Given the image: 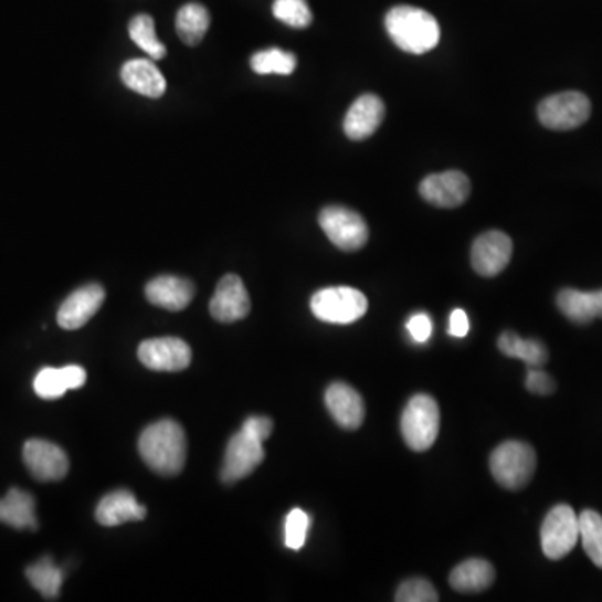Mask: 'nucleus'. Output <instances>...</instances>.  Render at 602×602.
Masks as SVG:
<instances>
[{
    "instance_id": "obj_19",
    "label": "nucleus",
    "mask_w": 602,
    "mask_h": 602,
    "mask_svg": "<svg viewBox=\"0 0 602 602\" xmlns=\"http://www.w3.org/2000/svg\"><path fill=\"white\" fill-rule=\"evenodd\" d=\"M148 514L146 507L136 500L135 494L119 489L107 494L96 507V520L104 527L142 520Z\"/></svg>"
},
{
    "instance_id": "obj_3",
    "label": "nucleus",
    "mask_w": 602,
    "mask_h": 602,
    "mask_svg": "<svg viewBox=\"0 0 602 602\" xmlns=\"http://www.w3.org/2000/svg\"><path fill=\"white\" fill-rule=\"evenodd\" d=\"M403 441L412 451L425 452L437 441L441 429V410L431 395L419 393L406 403L402 413Z\"/></svg>"
},
{
    "instance_id": "obj_2",
    "label": "nucleus",
    "mask_w": 602,
    "mask_h": 602,
    "mask_svg": "<svg viewBox=\"0 0 602 602\" xmlns=\"http://www.w3.org/2000/svg\"><path fill=\"white\" fill-rule=\"evenodd\" d=\"M386 28L397 47L409 54H425L441 41L437 19L412 6L393 8L387 14Z\"/></svg>"
},
{
    "instance_id": "obj_7",
    "label": "nucleus",
    "mask_w": 602,
    "mask_h": 602,
    "mask_svg": "<svg viewBox=\"0 0 602 602\" xmlns=\"http://www.w3.org/2000/svg\"><path fill=\"white\" fill-rule=\"evenodd\" d=\"M542 126L552 131H569L584 125L591 116V101L582 93L568 91L546 97L537 107Z\"/></svg>"
},
{
    "instance_id": "obj_32",
    "label": "nucleus",
    "mask_w": 602,
    "mask_h": 602,
    "mask_svg": "<svg viewBox=\"0 0 602 602\" xmlns=\"http://www.w3.org/2000/svg\"><path fill=\"white\" fill-rule=\"evenodd\" d=\"M397 602H437L439 594L427 579H406L397 589Z\"/></svg>"
},
{
    "instance_id": "obj_10",
    "label": "nucleus",
    "mask_w": 602,
    "mask_h": 602,
    "mask_svg": "<svg viewBox=\"0 0 602 602\" xmlns=\"http://www.w3.org/2000/svg\"><path fill=\"white\" fill-rule=\"evenodd\" d=\"M138 357L146 369L156 372H181L190 367L191 348L181 338H151L139 345Z\"/></svg>"
},
{
    "instance_id": "obj_24",
    "label": "nucleus",
    "mask_w": 602,
    "mask_h": 602,
    "mask_svg": "<svg viewBox=\"0 0 602 602\" xmlns=\"http://www.w3.org/2000/svg\"><path fill=\"white\" fill-rule=\"evenodd\" d=\"M210 24V12L198 2L183 6L176 15V31H178L181 41L188 45L200 44L207 35Z\"/></svg>"
},
{
    "instance_id": "obj_35",
    "label": "nucleus",
    "mask_w": 602,
    "mask_h": 602,
    "mask_svg": "<svg viewBox=\"0 0 602 602\" xmlns=\"http://www.w3.org/2000/svg\"><path fill=\"white\" fill-rule=\"evenodd\" d=\"M406 330L413 340L425 344L432 335V320L427 314H415L406 321Z\"/></svg>"
},
{
    "instance_id": "obj_21",
    "label": "nucleus",
    "mask_w": 602,
    "mask_h": 602,
    "mask_svg": "<svg viewBox=\"0 0 602 602\" xmlns=\"http://www.w3.org/2000/svg\"><path fill=\"white\" fill-rule=\"evenodd\" d=\"M558 307L562 315L574 324H591L595 318H602V289L598 292L562 289L558 295Z\"/></svg>"
},
{
    "instance_id": "obj_29",
    "label": "nucleus",
    "mask_w": 602,
    "mask_h": 602,
    "mask_svg": "<svg viewBox=\"0 0 602 602\" xmlns=\"http://www.w3.org/2000/svg\"><path fill=\"white\" fill-rule=\"evenodd\" d=\"M250 64L260 76H268V74L289 76L296 67V55L278 47L266 49L253 54Z\"/></svg>"
},
{
    "instance_id": "obj_20",
    "label": "nucleus",
    "mask_w": 602,
    "mask_h": 602,
    "mask_svg": "<svg viewBox=\"0 0 602 602\" xmlns=\"http://www.w3.org/2000/svg\"><path fill=\"white\" fill-rule=\"evenodd\" d=\"M120 80L128 89L141 96L158 99L166 93V80L156 64L148 59H131L120 70Z\"/></svg>"
},
{
    "instance_id": "obj_36",
    "label": "nucleus",
    "mask_w": 602,
    "mask_h": 602,
    "mask_svg": "<svg viewBox=\"0 0 602 602\" xmlns=\"http://www.w3.org/2000/svg\"><path fill=\"white\" fill-rule=\"evenodd\" d=\"M241 429H245L253 437L258 439L260 442L265 444V442L268 441L270 435H272L273 422L268 416H250V419L245 420V424H243V427Z\"/></svg>"
},
{
    "instance_id": "obj_22",
    "label": "nucleus",
    "mask_w": 602,
    "mask_h": 602,
    "mask_svg": "<svg viewBox=\"0 0 602 602\" xmlns=\"http://www.w3.org/2000/svg\"><path fill=\"white\" fill-rule=\"evenodd\" d=\"M496 581V569L484 559H468L451 572V585L462 594H474L489 589Z\"/></svg>"
},
{
    "instance_id": "obj_15",
    "label": "nucleus",
    "mask_w": 602,
    "mask_h": 602,
    "mask_svg": "<svg viewBox=\"0 0 602 602\" xmlns=\"http://www.w3.org/2000/svg\"><path fill=\"white\" fill-rule=\"evenodd\" d=\"M104 299H106V292L97 283L81 286L76 292L71 293L59 308V327L64 330H77L84 327L103 307Z\"/></svg>"
},
{
    "instance_id": "obj_9",
    "label": "nucleus",
    "mask_w": 602,
    "mask_h": 602,
    "mask_svg": "<svg viewBox=\"0 0 602 602\" xmlns=\"http://www.w3.org/2000/svg\"><path fill=\"white\" fill-rule=\"evenodd\" d=\"M263 461H265L263 442L253 437L245 429H241L228 442L223 468H221V480L224 484H234V482L241 480V478H246L255 472V468Z\"/></svg>"
},
{
    "instance_id": "obj_14",
    "label": "nucleus",
    "mask_w": 602,
    "mask_h": 602,
    "mask_svg": "<svg viewBox=\"0 0 602 602\" xmlns=\"http://www.w3.org/2000/svg\"><path fill=\"white\" fill-rule=\"evenodd\" d=\"M420 194L427 203L437 208H457L471 194V181L461 171H445L431 175L420 183Z\"/></svg>"
},
{
    "instance_id": "obj_28",
    "label": "nucleus",
    "mask_w": 602,
    "mask_h": 602,
    "mask_svg": "<svg viewBox=\"0 0 602 602\" xmlns=\"http://www.w3.org/2000/svg\"><path fill=\"white\" fill-rule=\"evenodd\" d=\"M129 38L146 52L152 61L165 59L166 47L156 35L155 19L148 14H139L129 22Z\"/></svg>"
},
{
    "instance_id": "obj_37",
    "label": "nucleus",
    "mask_w": 602,
    "mask_h": 602,
    "mask_svg": "<svg viewBox=\"0 0 602 602\" xmlns=\"http://www.w3.org/2000/svg\"><path fill=\"white\" fill-rule=\"evenodd\" d=\"M468 330H471V321H468L467 314L461 308L452 311L451 325H448V334L452 337L464 338L467 337Z\"/></svg>"
},
{
    "instance_id": "obj_26",
    "label": "nucleus",
    "mask_w": 602,
    "mask_h": 602,
    "mask_svg": "<svg viewBox=\"0 0 602 602\" xmlns=\"http://www.w3.org/2000/svg\"><path fill=\"white\" fill-rule=\"evenodd\" d=\"M29 582L32 588L38 589L45 599H57L61 588H63L64 572L63 569L52 562L49 556L42 558L41 561L34 562L25 569Z\"/></svg>"
},
{
    "instance_id": "obj_34",
    "label": "nucleus",
    "mask_w": 602,
    "mask_h": 602,
    "mask_svg": "<svg viewBox=\"0 0 602 602\" xmlns=\"http://www.w3.org/2000/svg\"><path fill=\"white\" fill-rule=\"evenodd\" d=\"M526 387L530 393H536V395H551L556 390V382L540 367H529V370H527Z\"/></svg>"
},
{
    "instance_id": "obj_25",
    "label": "nucleus",
    "mask_w": 602,
    "mask_h": 602,
    "mask_svg": "<svg viewBox=\"0 0 602 602\" xmlns=\"http://www.w3.org/2000/svg\"><path fill=\"white\" fill-rule=\"evenodd\" d=\"M499 350L510 358H519L527 367H542L548 363L549 351L546 345L539 340H526L513 331L500 335Z\"/></svg>"
},
{
    "instance_id": "obj_31",
    "label": "nucleus",
    "mask_w": 602,
    "mask_h": 602,
    "mask_svg": "<svg viewBox=\"0 0 602 602\" xmlns=\"http://www.w3.org/2000/svg\"><path fill=\"white\" fill-rule=\"evenodd\" d=\"M34 390L41 399H61L70 390L66 379H64L63 369H51V367L42 369L35 377Z\"/></svg>"
},
{
    "instance_id": "obj_18",
    "label": "nucleus",
    "mask_w": 602,
    "mask_h": 602,
    "mask_svg": "<svg viewBox=\"0 0 602 602\" xmlns=\"http://www.w3.org/2000/svg\"><path fill=\"white\" fill-rule=\"evenodd\" d=\"M146 298L156 307L168 311H181L191 304L194 285L190 279L178 276H158L146 285Z\"/></svg>"
},
{
    "instance_id": "obj_11",
    "label": "nucleus",
    "mask_w": 602,
    "mask_h": 602,
    "mask_svg": "<svg viewBox=\"0 0 602 602\" xmlns=\"http://www.w3.org/2000/svg\"><path fill=\"white\" fill-rule=\"evenodd\" d=\"M513 258V240L503 231H487L474 241L471 262L478 275L497 276Z\"/></svg>"
},
{
    "instance_id": "obj_1",
    "label": "nucleus",
    "mask_w": 602,
    "mask_h": 602,
    "mask_svg": "<svg viewBox=\"0 0 602 602\" xmlns=\"http://www.w3.org/2000/svg\"><path fill=\"white\" fill-rule=\"evenodd\" d=\"M138 447L142 461L156 474L171 477L187 464V434L175 420H159L146 427Z\"/></svg>"
},
{
    "instance_id": "obj_5",
    "label": "nucleus",
    "mask_w": 602,
    "mask_h": 602,
    "mask_svg": "<svg viewBox=\"0 0 602 602\" xmlns=\"http://www.w3.org/2000/svg\"><path fill=\"white\" fill-rule=\"evenodd\" d=\"M311 311L327 324L348 325L360 320L369 310V299L351 286H330L311 296Z\"/></svg>"
},
{
    "instance_id": "obj_27",
    "label": "nucleus",
    "mask_w": 602,
    "mask_h": 602,
    "mask_svg": "<svg viewBox=\"0 0 602 602\" xmlns=\"http://www.w3.org/2000/svg\"><path fill=\"white\" fill-rule=\"evenodd\" d=\"M579 539L592 562L602 569V516L595 510H584L579 516Z\"/></svg>"
},
{
    "instance_id": "obj_12",
    "label": "nucleus",
    "mask_w": 602,
    "mask_h": 602,
    "mask_svg": "<svg viewBox=\"0 0 602 602\" xmlns=\"http://www.w3.org/2000/svg\"><path fill=\"white\" fill-rule=\"evenodd\" d=\"M250 310H252V299L243 279L237 275L223 276L210 302L211 317L221 324H234L249 317Z\"/></svg>"
},
{
    "instance_id": "obj_38",
    "label": "nucleus",
    "mask_w": 602,
    "mask_h": 602,
    "mask_svg": "<svg viewBox=\"0 0 602 602\" xmlns=\"http://www.w3.org/2000/svg\"><path fill=\"white\" fill-rule=\"evenodd\" d=\"M64 379H66L67 389H81L86 383V370L80 366H67L63 369Z\"/></svg>"
},
{
    "instance_id": "obj_4",
    "label": "nucleus",
    "mask_w": 602,
    "mask_h": 602,
    "mask_svg": "<svg viewBox=\"0 0 602 602\" xmlns=\"http://www.w3.org/2000/svg\"><path fill=\"white\" fill-rule=\"evenodd\" d=\"M536 467V451L526 442H504L490 455V472L504 489H524Z\"/></svg>"
},
{
    "instance_id": "obj_30",
    "label": "nucleus",
    "mask_w": 602,
    "mask_h": 602,
    "mask_svg": "<svg viewBox=\"0 0 602 602\" xmlns=\"http://www.w3.org/2000/svg\"><path fill=\"white\" fill-rule=\"evenodd\" d=\"M273 15L289 28L305 29L314 21L307 0H275Z\"/></svg>"
},
{
    "instance_id": "obj_17",
    "label": "nucleus",
    "mask_w": 602,
    "mask_h": 602,
    "mask_svg": "<svg viewBox=\"0 0 602 602\" xmlns=\"http://www.w3.org/2000/svg\"><path fill=\"white\" fill-rule=\"evenodd\" d=\"M328 412L340 427L355 431L366 419V402L353 387L344 382H335L325 392Z\"/></svg>"
},
{
    "instance_id": "obj_16",
    "label": "nucleus",
    "mask_w": 602,
    "mask_h": 602,
    "mask_svg": "<svg viewBox=\"0 0 602 602\" xmlns=\"http://www.w3.org/2000/svg\"><path fill=\"white\" fill-rule=\"evenodd\" d=\"M386 117V104L376 94L358 97L344 120V131L353 141L370 138L382 125Z\"/></svg>"
},
{
    "instance_id": "obj_23",
    "label": "nucleus",
    "mask_w": 602,
    "mask_h": 602,
    "mask_svg": "<svg viewBox=\"0 0 602 602\" xmlns=\"http://www.w3.org/2000/svg\"><path fill=\"white\" fill-rule=\"evenodd\" d=\"M0 522L12 529H38L35 517V500L29 493L11 489L4 499H0Z\"/></svg>"
},
{
    "instance_id": "obj_33",
    "label": "nucleus",
    "mask_w": 602,
    "mask_h": 602,
    "mask_svg": "<svg viewBox=\"0 0 602 602\" xmlns=\"http://www.w3.org/2000/svg\"><path fill=\"white\" fill-rule=\"evenodd\" d=\"M308 529H310V516L302 509H293L285 522L286 548L293 551L304 548Z\"/></svg>"
},
{
    "instance_id": "obj_8",
    "label": "nucleus",
    "mask_w": 602,
    "mask_h": 602,
    "mask_svg": "<svg viewBox=\"0 0 602 602\" xmlns=\"http://www.w3.org/2000/svg\"><path fill=\"white\" fill-rule=\"evenodd\" d=\"M321 230L337 249L357 252L369 241V226L357 211L345 207H327L318 218Z\"/></svg>"
},
{
    "instance_id": "obj_13",
    "label": "nucleus",
    "mask_w": 602,
    "mask_h": 602,
    "mask_svg": "<svg viewBox=\"0 0 602 602\" xmlns=\"http://www.w3.org/2000/svg\"><path fill=\"white\" fill-rule=\"evenodd\" d=\"M25 467L41 482L63 480L70 472L66 452L52 442L32 439L24 445Z\"/></svg>"
},
{
    "instance_id": "obj_6",
    "label": "nucleus",
    "mask_w": 602,
    "mask_h": 602,
    "mask_svg": "<svg viewBox=\"0 0 602 602\" xmlns=\"http://www.w3.org/2000/svg\"><path fill=\"white\" fill-rule=\"evenodd\" d=\"M579 540V516L571 506L552 507L540 527V546L552 561L566 558Z\"/></svg>"
}]
</instances>
